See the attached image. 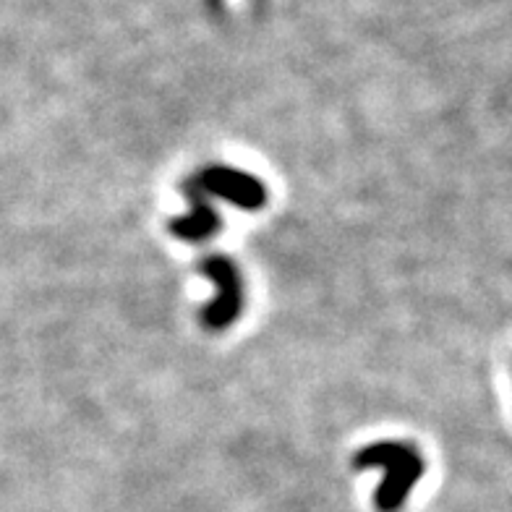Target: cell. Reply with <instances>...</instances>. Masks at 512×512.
I'll use <instances>...</instances> for the list:
<instances>
[{"label": "cell", "instance_id": "obj_5", "mask_svg": "<svg viewBox=\"0 0 512 512\" xmlns=\"http://www.w3.org/2000/svg\"><path fill=\"white\" fill-rule=\"evenodd\" d=\"M207 6L212 8L215 14H223V11H225V3H223V0H207Z\"/></svg>", "mask_w": 512, "mask_h": 512}, {"label": "cell", "instance_id": "obj_1", "mask_svg": "<svg viewBox=\"0 0 512 512\" xmlns=\"http://www.w3.org/2000/svg\"><path fill=\"white\" fill-rule=\"evenodd\" d=\"M382 468L384 479L374 492V505L379 512H400L408 494L424 476V455L408 442L384 439L366 445L353 455V471Z\"/></svg>", "mask_w": 512, "mask_h": 512}, {"label": "cell", "instance_id": "obj_2", "mask_svg": "<svg viewBox=\"0 0 512 512\" xmlns=\"http://www.w3.org/2000/svg\"><path fill=\"white\" fill-rule=\"evenodd\" d=\"M199 272L215 283V298L204 306L199 314L204 330L223 332L230 324H236L246 306V290H243V275L233 259L220 254H212L199 262Z\"/></svg>", "mask_w": 512, "mask_h": 512}, {"label": "cell", "instance_id": "obj_3", "mask_svg": "<svg viewBox=\"0 0 512 512\" xmlns=\"http://www.w3.org/2000/svg\"><path fill=\"white\" fill-rule=\"evenodd\" d=\"M196 181L207 194L220 196V199L236 204L238 209H246V212H256V209H262L267 204V186L251 173H246V170L212 162V165L196 173Z\"/></svg>", "mask_w": 512, "mask_h": 512}, {"label": "cell", "instance_id": "obj_4", "mask_svg": "<svg viewBox=\"0 0 512 512\" xmlns=\"http://www.w3.org/2000/svg\"><path fill=\"white\" fill-rule=\"evenodd\" d=\"M181 194L186 196V202H189L191 212L183 217H176V220H170V233L181 241H207L220 230V215H217V209L212 207L209 202V194L199 186L196 176L186 178L181 183Z\"/></svg>", "mask_w": 512, "mask_h": 512}]
</instances>
